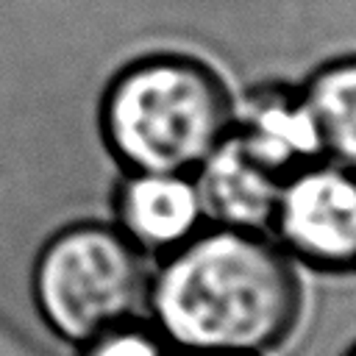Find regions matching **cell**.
Wrapping results in <instances>:
<instances>
[{
    "instance_id": "7",
    "label": "cell",
    "mask_w": 356,
    "mask_h": 356,
    "mask_svg": "<svg viewBox=\"0 0 356 356\" xmlns=\"http://www.w3.org/2000/svg\"><path fill=\"white\" fill-rule=\"evenodd\" d=\"M209 225L270 234L281 181L231 134L192 172Z\"/></svg>"
},
{
    "instance_id": "5",
    "label": "cell",
    "mask_w": 356,
    "mask_h": 356,
    "mask_svg": "<svg viewBox=\"0 0 356 356\" xmlns=\"http://www.w3.org/2000/svg\"><path fill=\"white\" fill-rule=\"evenodd\" d=\"M231 136L278 178L323 159L306 97L286 81H259L234 97Z\"/></svg>"
},
{
    "instance_id": "4",
    "label": "cell",
    "mask_w": 356,
    "mask_h": 356,
    "mask_svg": "<svg viewBox=\"0 0 356 356\" xmlns=\"http://www.w3.org/2000/svg\"><path fill=\"white\" fill-rule=\"evenodd\" d=\"M270 236L323 275L356 273V172L317 159L281 181Z\"/></svg>"
},
{
    "instance_id": "6",
    "label": "cell",
    "mask_w": 356,
    "mask_h": 356,
    "mask_svg": "<svg viewBox=\"0 0 356 356\" xmlns=\"http://www.w3.org/2000/svg\"><path fill=\"white\" fill-rule=\"evenodd\" d=\"M114 228L142 253L167 256L206 222L195 178L186 172H128L114 197Z\"/></svg>"
},
{
    "instance_id": "2",
    "label": "cell",
    "mask_w": 356,
    "mask_h": 356,
    "mask_svg": "<svg viewBox=\"0 0 356 356\" xmlns=\"http://www.w3.org/2000/svg\"><path fill=\"white\" fill-rule=\"evenodd\" d=\"M225 78L192 53H150L108 83L100 128L125 172H186L231 134Z\"/></svg>"
},
{
    "instance_id": "10",
    "label": "cell",
    "mask_w": 356,
    "mask_h": 356,
    "mask_svg": "<svg viewBox=\"0 0 356 356\" xmlns=\"http://www.w3.org/2000/svg\"><path fill=\"white\" fill-rule=\"evenodd\" d=\"M175 356H222V353H175Z\"/></svg>"
},
{
    "instance_id": "3",
    "label": "cell",
    "mask_w": 356,
    "mask_h": 356,
    "mask_svg": "<svg viewBox=\"0 0 356 356\" xmlns=\"http://www.w3.org/2000/svg\"><path fill=\"white\" fill-rule=\"evenodd\" d=\"M145 256L114 228L72 225L42 253L36 295L47 323L72 342L125 323L145 309Z\"/></svg>"
},
{
    "instance_id": "1",
    "label": "cell",
    "mask_w": 356,
    "mask_h": 356,
    "mask_svg": "<svg viewBox=\"0 0 356 356\" xmlns=\"http://www.w3.org/2000/svg\"><path fill=\"white\" fill-rule=\"evenodd\" d=\"M145 312L175 353L267 356L298 328V264L264 231L203 225L147 273Z\"/></svg>"
},
{
    "instance_id": "9",
    "label": "cell",
    "mask_w": 356,
    "mask_h": 356,
    "mask_svg": "<svg viewBox=\"0 0 356 356\" xmlns=\"http://www.w3.org/2000/svg\"><path fill=\"white\" fill-rule=\"evenodd\" d=\"M81 356H175L150 320L131 317L81 342Z\"/></svg>"
},
{
    "instance_id": "11",
    "label": "cell",
    "mask_w": 356,
    "mask_h": 356,
    "mask_svg": "<svg viewBox=\"0 0 356 356\" xmlns=\"http://www.w3.org/2000/svg\"><path fill=\"white\" fill-rule=\"evenodd\" d=\"M342 356H356V342H353V345H350V348H348Z\"/></svg>"
},
{
    "instance_id": "8",
    "label": "cell",
    "mask_w": 356,
    "mask_h": 356,
    "mask_svg": "<svg viewBox=\"0 0 356 356\" xmlns=\"http://www.w3.org/2000/svg\"><path fill=\"white\" fill-rule=\"evenodd\" d=\"M298 86L314 117L323 159L356 172V53L328 56Z\"/></svg>"
}]
</instances>
